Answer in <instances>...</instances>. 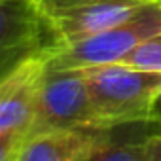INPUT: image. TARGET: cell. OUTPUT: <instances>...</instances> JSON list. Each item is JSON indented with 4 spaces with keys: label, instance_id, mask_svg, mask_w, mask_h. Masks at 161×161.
I'll use <instances>...</instances> for the list:
<instances>
[{
    "label": "cell",
    "instance_id": "obj_10",
    "mask_svg": "<svg viewBox=\"0 0 161 161\" xmlns=\"http://www.w3.org/2000/svg\"><path fill=\"white\" fill-rule=\"evenodd\" d=\"M146 161H161V133L146 138Z\"/></svg>",
    "mask_w": 161,
    "mask_h": 161
},
{
    "label": "cell",
    "instance_id": "obj_3",
    "mask_svg": "<svg viewBox=\"0 0 161 161\" xmlns=\"http://www.w3.org/2000/svg\"><path fill=\"white\" fill-rule=\"evenodd\" d=\"M63 127H95L86 68H46L34 118L25 138Z\"/></svg>",
    "mask_w": 161,
    "mask_h": 161
},
{
    "label": "cell",
    "instance_id": "obj_6",
    "mask_svg": "<svg viewBox=\"0 0 161 161\" xmlns=\"http://www.w3.org/2000/svg\"><path fill=\"white\" fill-rule=\"evenodd\" d=\"M47 53L27 59L0 78V133L25 138L34 118L42 78L47 68Z\"/></svg>",
    "mask_w": 161,
    "mask_h": 161
},
{
    "label": "cell",
    "instance_id": "obj_8",
    "mask_svg": "<svg viewBox=\"0 0 161 161\" xmlns=\"http://www.w3.org/2000/svg\"><path fill=\"white\" fill-rule=\"evenodd\" d=\"M118 63L133 68H140V70L161 72V31L142 40Z\"/></svg>",
    "mask_w": 161,
    "mask_h": 161
},
{
    "label": "cell",
    "instance_id": "obj_5",
    "mask_svg": "<svg viewBox=\"0 0 161 161\" xmlns=\"http://www.w3.org/2000/svg\"><path fill=\"white\" fill-rule=\"evenodd\" d=\"M61 46L36 0H0V78L27 59Z\"/></svg>",
    "mask_w": 161,
    "mask_h": 161
},
{
    "label": "cell",
    "instance_id": "obj_2",
    "mask_svg": "<svg viewBox=\"0 0 161 161\" xmlns=\"http://www.w3.org/2000/svg\"><path fill=\"white\" fill-rule=\"evenodd\" d=\"M161 31V0H152L131 17L106 27L87 38L61 44L47 53V68H89L123 59L142 40Z\"/></svg>",
    "mask_w": 161,
    "mask_h": 161
},
{
    "label": "cell",
    "instance_id": "obj_11",
    "mask_svg": "<svg viewBox=\"0 0 161 161\" xmlns=\"http://www.w3.org/2000/svg\"><path fill=\"white\" fill-rule=\"evenodd\" d=\"M152 119H153V123L161 129V91H159V95H157V99H155V103H153V114H152Z\"/></svg>",
    "mask_w": 161,
    "mask_h": 161
},
{
    "label": "cell",
    "instance_id": "obj_9",
    "mask_svg": "<svg viewBox=\"0 0 161 161\" xmlns=\"http://www.w3.org/2000/svg\"><path fill=\"white\" fill-rule=\"evenodd\" d=\"M21 142H23V136L19 135L0 133V161H15Z\"/></svg>",
    "mask_w": 161,
    "mask_h": 161
},
{
    "label": "cell",
    "instance_id": "obj_7",
    "mask_svg": "<svg viewBox=\"0 0 161 161\" xmlns=\"http://www.w3.org/2000/svg\"><path fill=\"white\" fill-rule=\"evenodd\" d=\"M101 127H63L27 136L15 161H84L99 140Z\"/></svg>",
    "mask_w": 161,
    "mask_h": 161
},
{
    "label": "cell",
    "instance_id": "obj_4",
    "mask_svg": "<svg viewBox=\"0 0 161 161\" xmlns=\"http://www.w3.org/2000/svg\"><path fill=\"white\" fill-rule=\"evenodd\" d=\"M152 0H36L59 44H72L112 27Z\"/></svg>",
    "mask_w": 161,
    "mask_h": 161
},
{
    "label": "cell",
    "instance_id": "obj_1",
    "mask_svg": "<svg viewBox=\"0 0 161 161\" xmlns=\"http://www.w3.org/2000/svg\"><path fill=\"white\" fill-rule=\"evenodd\" d=\"M95 127L153 123V103L161 91V72L119 63L86 68Z\"/></svg>",
    "mask_w": 161,
    "mask_h": 161
}]
</instances>
